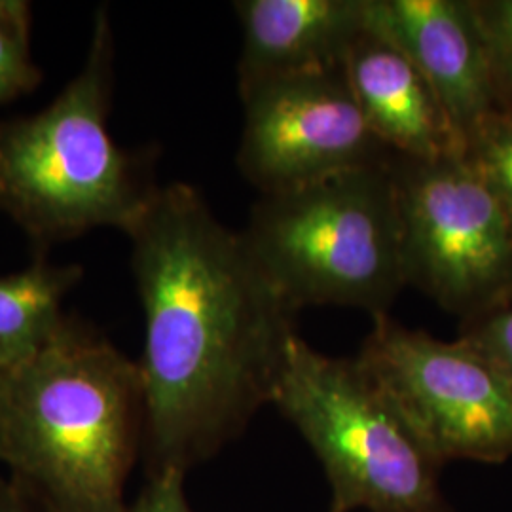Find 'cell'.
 Instances as JSON below:
<instances>
[{
	"mask_svg": "<svg viewBox=\"0 0 512 512\" xmlns=\"http://www.w3.org/2000/svg\"><path fill=\"white\" fill-rule=\"evenodd\" d=\"M0 25H31V6L23 0H0Z\"/></svg>",
	"mask_w": 512,
	"mask_h": 512,
	"instance_id": "obj_19",
	"label": "cell"
},
{
	"mask_svg": "<svg viewBox=\"0 0 512 512\" xmlns=\"http://www.w3.org/2000/svg\"><path fill=\"white\" fill-rule=\"evenodd\" d=\"M112 84L114 40L101 8L86 61L54 103L0 122V211L38 245L95 228L126 234L158 190L147 162L110 135Z\"/></svg>",
	"mask_w": 512,
	"mask_h": 512,
	"instance_id": "obj_3",
	"label": "cell"
},
{
	"mask_svg": "<svg viewBox=\"0 0 512 512\" xmlns=\"http://www.w3.org/2000/svg\"><path fill=\"white\" fill-rule=\"evenodd\" d=\"M0 372H2V368H0Z\"/></svg>",
	"mask_w": 512,
	"mask_h": 512,
	"instance_id": "obj_21",
	"label": "cell"
},
{
	"mask_svg": "<svg viewBox=\"0 0 512 512\" xmlns=\"http://www.w3.org/2000/svg\"><path fill=\"white\" fill-rule=\"evenodd\" d=\"M406 285L475 319L512 296V222L465 156L391 162Z\"/></svg>",
	"mask_w": 512,
	"mask_h": 512,
	"instance_id": "obj_6",
	"label": "cell"
},
{
	"mask_svg": "<svg viewBox=\"0 0 512 512\" xmlns=\"http://www.w3.org/2000/svg\"><path fill=\"white\" fill-rule=\"evenodd\" d=\"M143 435L139 363L74 319L0 372V465L46 512H128Z\"/></svg>",
	"mask_w": 512,
	"mask_h": 512,
	"instance_id": "obj_2",
	"label": "cell"
},
{
	"mask_svg": "<svg viewBox=\"0 0 512 512\" xmlns=\"http://www.w3.org/2000/svg\"><path fill=\"white\" fill-rule=\"evenodd\" d=\"M465 158L512 222V110L497 112L476 131Z\"/></svg>",
	"mask_w": 512,
	"mask_h": 512,
	"instance_id": "obj_13",
	"label": "cell"
},
{
	"mask_svg": "<svg viewBox=\"0 0 512 512\" xmlns=\"http://www.w3.org/2000/svg\"><path fill=\"white\" fill-rule=\"evenodd\" d=\"M126 236L145 313L147 475H186L272 404L296 310L190 184L158 186Z\"/></svg>",
	"mask_w": 512,
	"mask_h": 512,
	"instance_id": "obj_1",
	"label": "cell"
},
{
	"mask_svg": "<svg viewBox=\"0 0 512 512\" xmlns=\"http://www.w3.org/2000/svg\"><path fill=\"white\" fill-rule=\"evenodd\" d=\"M272 404L321 461L329 512H452L444 463L357 357H330L296 334Z\"/></svg>",
	"mask_w": 512,
	"mask_h": 512,
	"instance_id": "obj_5",
	"label": "cell"
},
{
	"mask_svg": "<svg viewBox=\"0 0 512 512\" xmlns=\"http://www.w3.org/2000/svg\"><path fill=\"white\" fill-rule=\"evenodd\" d=\"M184 473L164 471L148 476L143 492L128 512H194L184 492Z\"/></svg>",
	"mask_w": 512,
	"mask_h": 512,
	"instance_id": "obj_17",
	"label": "cell"
},
{
	"mask_svg": "<svg viewBox=\"0 0 512 512\" xmlns=\"http://www.w3.org/2000/svg\"><path fill=\"white\" fill-rule=\"evenodd\" d=\"M366 29L408 55L435 88L463 145L501 112L473 2L366 0Z\"/></svg>",
	"mask_w": 512,
	"mask_h": 512,
	"instance_id": "obj_9",
	"label": "cell"
},
{
	"mask_svg": "<svg viewBox=\"0 0 512 512\" xmlns=\"http://www.w3.org/2000/svg\"><path fill=\"white\" fill-rule=\"evenodd\" d=\"M344 71L368 126L395 156H465L463 139L435 88L387 38L366 29L349 48Z\"/></svg>",
	"mask_w": 512,
	"mask_h": 512,
	"instance_id": "obj_10",
	"label": "cell"
},
{
	"mask_svg": "<svg viewBox=\"0 0 512 512\" xmlns=\"http://www.w3.org/2000/svg\"><path fill=\"white\" fill-rule=\"evenodd\" d=\"M80 264H52L44 256L0 277V368L37 355L65 323L63 300L80 283Z\"/></svg>",
	"mask_w": 512,
	"mask_h": 512,
	"instance_id": "obj_12",
	"label": "cell"
},
{
	"mask_svg": "<svg viewBox=\"0 0 512 512\" xmlns=\"http://www.w3.org/2000/svg\"><path fill=\"white\" fill-rule=\"evenodd\" d=\"M357 359L444 465L512 458V389L465 340L444 342L380 313Z\"/></svg>",
	"mask_w": 512,
	"mask_h": 512,
	"instance_id": "obj_7",
	"label": "cell"
},
{
	"mask_svg": "<svg viewBox=\"0 0 512 512\" xmlns=\"http://www.w3.org/2000/svg\"><path fill=\"white\" fill-rule=\"evenodd\" d=\"M393 162V160H391ZM391 162L264 194L241 232L283 298L389 313L406 287Z\"/></svg>",
	"mask_w": 512,
	"mask_h": 512,
	"instance_id": "obj_4",
	"label": "cell"
},
{
	"mask_svg": "<svg viewBox=\"0 0 512 512\" xmlns=\"http://www.w3.org/2000/svg\"><path fill=\"white\" fill-rule=\"evenodd\" d=\"M10 99H16V95L12 92H8V90H4V88H0V103H6V101H10Z\"/></svg>",
	"mask_w": 512,
	"mask_h": 512,
	"instance_id": "obj_20",
	"label": "cell"
},
{
	"mask_svg": "<svg viewBox=\"0 0 512 512\" xmlns=\"http://www.w3.org/2000/svg\"><path fill=\"white\" fill-rule=\"evenodd\" d=\"M459 338L478 349L512 389L511 304L484 313L475 319H467Z\"/></svg>",
	"mask_w": 512,
	"mask_h": 512,
	"instance_id": "obj_15",
	"label": "cell"
},
{
	"mask_svg": "<svg viewBox=\"0 0 512 512\" xmlns=\"http://www.w3.org/2000/svg\"><path fill=\"white\" fill-rule=\"evenodd\" d=\"M0 512H46L10 476H0Z\"/></svg>",
	"mask_w": 512,
	"mask_h": 512,
	"instance_id": "obj_18",
	"label": "cell"
},
{
	"mask_svg": "<svg viewBox=\"0 0 512 512\" xmlns=\"http://www.w3.org/2000/svg\"><path fill=\"white\" fill-rule=\"evenodd\" d=\"M31 25H0V88L14 93L31 92L40 82V71L31 59Z\"/></svg>",
	"mask_w": 512,
	"mask_h": 512,
	"instance_id": "obj_16",
	"label": "cell"
},
{
	"mask_svg": "<svg viewBox=\"0 0 512 512\" xmlns=\"http://www.w3.org/2000/svg\"><path fill=\"white\" fill-rule=\"evenodd\" d=\"M366 0H238L239 90L255 82L344 67L366 31Z\"/></svg>",
	"mask_w": 512,
	"mask_h": 512,
	"instance_id": "obj_11",
	"label": "cell"
},
{
	"mask_svg": "<svg viewBox=\"0 0 512 512\" xmlns=\"http://www.w3.org/2000/svg\"><path fill=\"white\" fill-rule=\"evenodd\" d=\"M239 97L238 165L262 196L395 158L368 126L344 67L266 78Z\"/></svg>",
	"mask_w": 512,
	"mask_h": 512,
	"instance_id": "obj_8",
	"label": "cell"
},
{
	"mask_svg": "<svg viewBox=\"0 0 512 512\" xmlns=\"http://www.w3.org/2000/svg\"><path fill=\"white\" fill-rule=\"evenodd\" d=\"M501 110H512V0L473 2Z\"/></svg>",
	"mask_w": 512,
	"mask_h": 512,
	"instance_id": "obj_14",
	"label": "cell"
}]
</instances>
